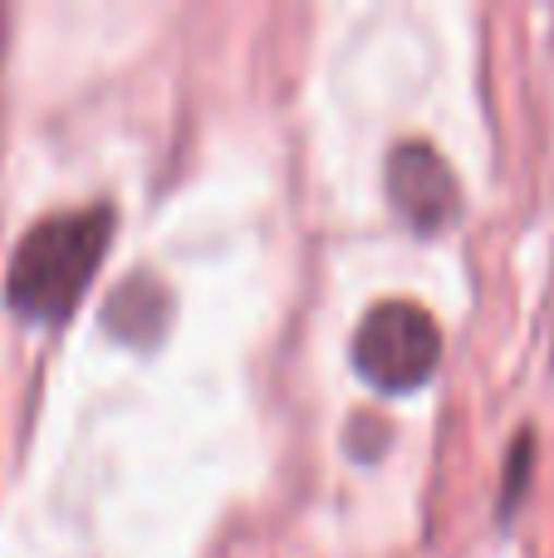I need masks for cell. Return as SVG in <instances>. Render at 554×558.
I'll use <instances>...</instances> for the list:
<instances>
[{
	"mask_svg": "<svg viewBox=\"0 0 554 558\" xmlns=\"http://www.w3.org/2000/svg\"><path fill=\"white\" fill-rule=\"evenodd\" d=\"M108 231H113L108 206H79V211H59L29 226L15 260H10L5 299L25 318H49V324L64 318L84 294L88 275L104 260Z\"/></svg>",
	"mask_w": 554,
	"mask_h": 558,
	"instance_id": "obj_1",
	"label": "cell"
},
{
	"mask_svg": "<svg viewBox=\"0 0 554 558\" xmlns=\"http://www.w3.org/2000/svg\"><path fill=\"white\" fill-rule=\"evenodd\" d=\"M442 357V333L437 318L412 299H383L369 308L353 338V363L383 392H412L427 383L432 367Z\"/></svg>",
	"mask_w": 554,
	"mask_h": 558,
	"instance_id": "obj_2",
	"label": "cell"
},
{
	"mask_svg": "<svg viewBox=\"0 0 554 558\" xmlns=\"http://www.w3.org/2000/svg\"><path fill=\"white\" fill-rule=\"evenodd\" d=\"M388 196L418 231H437L457 216L461 192H457V172L442 162L437 147L427 143H402L388 157Z\"/></svg>",
	"mask_w": 554,
	"mask_h": 558,
	"instance_id": "obj_3",
	"label": "cell"
},
{
	"mask_svg": "<svg viewBox=\"0 0 554 558\" xmlns=\"http://www.w3.org/2000/svg\"><path fill=\"white\" fill-rule=\"evenodd\" d=\"M108 328L128 343H153L167 328V289L153 275H133L128 284H118L108 294Z\"/></svg>",
	"mask_w": 554,
	"mask_h": 558,
	"instance_id": "obj_4",
	"label": "cell"
}]
</instances>
